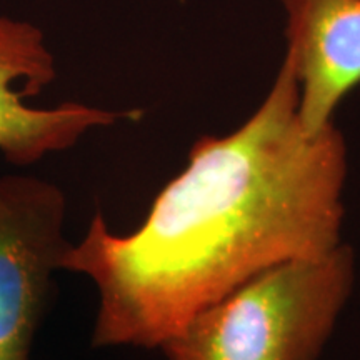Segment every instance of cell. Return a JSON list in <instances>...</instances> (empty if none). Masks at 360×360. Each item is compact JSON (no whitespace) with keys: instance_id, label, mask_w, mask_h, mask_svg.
<instances>
[{"instance_id":"7a4b0ae2","label":"cell","mask_w":360,"mask_h":360,"mask_svg":"<svg viewBox=\"0 0 360 360\" xmlns=\"http://www.w3.org/2000/svg\"><path fill=\"white\" fill-rule=\"evenodd\" d=\"M355 278L357 257L345 242L281 264L192 315L159 350L165 360H319Z\"/></svg>"},{"instance_id":"5b68a950","label":"cell","mask_w":360,"mask_h":360,"mask_svg":"<svg viewBox=\"0 0 360 360\" xmlns=\"http://www.w3.org/2000/svg\"><path fill=\"white\" fill-rule=\"evenodd\" d=\"M285 56L299 82V117L315 135L334 124L340 102L360 85V0H278Z\"/></svg>"},{"instance_id":"6da1fadb","label":"cell","mask_w":360,"mask_h":360,"mask_svg":"<svg viewBox=\"0 0 360 360\" xmlns=\"http://www.w3.org/2000/svg\"><path fill=\"white\" fill-rule=\"evenodd\" d=\"M349 150L335 122L305 132L283 56L249 119L202 135L143 222L119 236L94 214L62 270L96 283L94 347L160 349L192 315L265 270L342 242Z\"/></svg>"},{"instance_id":"277c9868","label":"cell","mask_w":360,"mask_h":360,"mask_svg":"<svg viewBox=\"0 0 360 360\" xmlns=\"http://www.w3.org/2000/svg\"><path fill=\"white\" fill-rule=\"evenodd\" d=\"M56 60L42 30L0 17V152L19 167L74 147L89 130L117 120L137 119L139 112H114L67 102L53 109H34V97L56 80Z\"/></svg>"},{"instance_id":"3957f363","label":"cell","mask_w":360,"mask_h":360,"mask_svg":"<svg viewBox=\"0 0 360 360\" xmlns=\"http://www.w3.org/2000/svg\"><path fill=\"white\" fill-rule=\"evenodd\" d=\"M67 202L52 182L0 177V360H29L30 345L62 270Z\"/></svg>"}]
</instances>
